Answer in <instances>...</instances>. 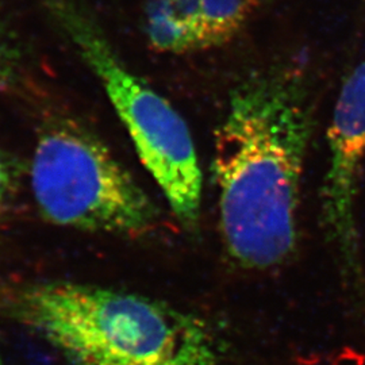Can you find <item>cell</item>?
<instances>
[{"label": "cell", "mask_w": 365, "mask_h": 365, "mask_svg": "<svg viewBox=\"0 0 365 365\" xmlns=\"http://www.w3.org/2000/svg\"><path fill=\"white\" fill-rule=\"evenodd\" d=\"M312 131L309 87L298 66H267L232 92L215 130L212 175L222 241L241 267L269 269L297 248Z\"/></svg>", "instance_id": "6da1fadb"}, {"label": "cell", "mask_w": 365, "mask_h": 365, "mask_svg": "<svg viewBox=\"0 0 365 365\" xmlns=\"http://www.w3.org/2000/svg\"><path fill=\"white\" fill-rule=\"evenodd\" d=\"M0 314L76 365H223L209 325L165 302L73 282L0 284Z\"/></svg>", "instance_id": "7a4b0ae2"}, {"label": "cell", "mask_w": 365, "mask_h": 365, "mask_svg": "<svg viewBox=\"0 0 365 365\" xmlns=\"http://www.w3.org/2000/svg\"><path fill=\"white\" fill-rule=\"evenodd\" d=\"M102 84L141 163L188 232L199 225L203 178L180 113L119 57L83 0H39Z\"/></svg>", "instance_id": "3957f363"}, {"label": "cell", "mask_w": 365, "mask_h": 365, "mask_svg": "<svg viewBox=\"0 0 365 365\" xmlns=\"http://www.w3.org/2000/svg\"><path fill=\"white\" fill-rule=\"evenodd\" d=\"M30 185L41 215L57 226L138 237L160 220L150 196L78 118L53 115L41 126Z\"/></svg>", "instance_id": "277c9868"}, {"label": "cell", "mask_w": 365, "mask_h": 365, "mask_svg": "<svg viewBox=\"0 0 365 365\" xmlns=\"http://www.w3.org/2000/svg\"><path fill=\"white\" fill-rule=\"evenodd\" d=\"M329 165L322 184V221L348 261L356 256L354 206L365 158V61L345 78L327 133Z\"/></svg>", "instance_id": "5b68a950"}, {"label": "cell", "mask_w": 365, "mask_h": 365, "mask_svg": "<svg viewBox=\"0 0 365 365\" xmlns=\"http://www.w3.org/2000/svg\"><path fill=\"white\" fill-rule=\"evenodd\" d=\"M272 0H145V31L158 52H199L235 38Z\"/></svg>", "instance_id": "8992f818"}, {"label": "cell", "mask_w": 365, "mask_h": 365, "mask_svg": "<svg viewBox=\"0 0 365 365\" xmlns=\"http://www.w3.org/2000/svg\"><path fill=\"white\" fill-rule=\"evenodd\" d=\"M29 54L25 41L0 16V91L16 88L26 78Z\"/></svg>", "instance_id": "52a82bcc"}, {"label": "cell", "mask_w": 365, "mask_h": 365, "mask_svg": "<svg viewBox=\"0 0 365 365\" xmlns=\"http://www.w3.org/2000/svg\"><path fill=\"white\" fill-rule=\"evenodd\" d=\"M19 184V170L15 161L0 150V221L13 203Z\"/></svg>", "instance_id": "ba28073f"}, {"label": "cell", "mask_w": 365, "mask_h": 365, "mask_svg": "<svg viewBox=\"0 0 365 365\" xmlns=\"http://www.w3.org/2000/svg\"><path fill=\"white\" fill-rule=\"evenodd\" d=\"M0 365H3V363H1V360H0Z\"/></svg>", "instance_id": "9c48e42d"}]
</instances>
